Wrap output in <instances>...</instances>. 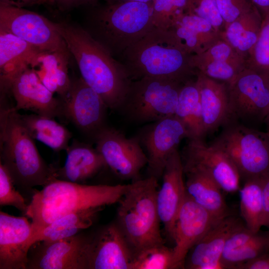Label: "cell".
Masks as SVG:
<instances>
[{"label": "cell", "instance_id": "cell-1", "mask_svg": "<svg viewBox=\"0 0 269 269\" xmlns=\"http://www.w3.org/2000/svg\"><path fill=\"white\" fill-rule=\"evenodd\" d=\"M84 82L103 99L108 108L119 111L133 81L124 65L83 28L55 22Z\"/></svg>", "mask_w": 269, "mask_h": 269}, {"label": "cell", "instance_id": "cell-2", "mask_svg": "<svg viewBox=\"0 0 269 269\" xmlns=\"http://www.w3.org/2000/svg\"><path fill=\"white\" fill-rule=\"evenodd\" d=\"M127 186L86 185L57 178L52 180L35 192L28 204L24 215L31 220V237L64 216L90 209H103L118 203Z\"/></svg>", "mask_w": 269, "mask_h": 269}, {"label": "cell", "instance_id": "cell-3", "mask_svg": "<svg viewBox=\"0 0 269 269\" xmlns=\"http://www.w3.org/2000/svg\"><path fill=\"white\" fill-rule=\"evenodd\" d=\"M192 55L181 48L168 30L154 27L120 57L132 80L160 78L185 83L197 76Z\"/></svg>", "mask_w": 269, "mask_h": 269}, {"label": "cell", "instance_id": "cell-4", "mask_svg": "<svg viewBox=\"0 0 269 269\" xmlns=\"http://www.w3.org/2000/svg\"><path fill=\"white\" fill-rule=\"evenodd\" d=\"M34 140L13 107L1 108L0 162L20 189L44 186L57 178V169L43 160Z\"/></svg>", "mask_w": 269, "mask_h": 269}, {"label": "cell", "instance_id": "cell-5", "mask_svg": "<svg viewBox=\"0 0 269 269\" xmlns=\"http://www.w3.org/2000/svg\"><path fill=\"white\" fill-rule=\"evenodd\" d=\"M157 179L152 176L128 184L119 201L116 223L134 255L153 245L163 243L157 205Z\"/></svg>", "mask_w": 269, "mask_h": 269}, {"label": "cell", "instance_id": "cell-6", "mask_svg": "<svg viewBox=\"0 0 269 269\" xmlns=\"http://www.w3.org/2000/svg\"><path fill=\"white\" fill-rule=\"evenodd\" d=\"M152 13V1L108 3L93 14L88 31L114 57H120L155 27Z\"/></svg>", "mask_w": 269, "mask_h": 269}, {"label": "cell", "instance_id": "cell-7", "mask_svg": "<svg viewBox=\"0 0 269 269\" xmlns=\"http://www.w3.org/2000/svg\"><path fill=\"white\" fill-rule=\"evenodd\" d=\"M211 144L224 151L245 181L269 173V132H262L235 121L224 126Z\"/></svg>", "mask_w": 269, "mask_h": 269}, {"label": "cell", "instance_id": "cell-8", "mask_svg": "<svg viewBox=\"0 0 269 269\" xmlns=\"http://www.w3.org/2000/svg\"><path fill=\"white\" fill-rule=\"evenodd\" d=\"M184 83L153 77L133 80L119 111L137 124L152 123L174 115Z\"/></svg>", "mask_w": 269, "mask_h": 269}, {"label": "cell", "instance_id": "cell-9", "mask_svg": "<svg viewBox=\"0 0 269 269\" xmlns=\"http://www.w3.org/2000/svg\"><path fill=\"white\" fill-rule=\"evenodd\" d=\"M0 30L21 38L43 52L68 51L55 22L24 8L0 3Z\"/></svg>", "mask_w": 269, "mask_h": 269}, {"label": "cell", "instance_id": "cell-10", "mask_svg": "<svg viewBox=\"0 0 269 269\" xmlns=\"http://www.w3.org/2000/svg\"><path fill=\"white\" fill-rule=\"evenodd\" d=\"M269 105V83L257 72L245 68L229 84L230 121L253 128L264 123Z\"/></svg>", "mask_w": 269, "mask_h": 269}, {"label": "cell", "instance_id": "cell-11", "mask_svg": "<svg viewBox=\"0 0 269 269\" xmlns=\"http://www.w3.org/2000/svg\"><path fill=\"white\" fill-rule=\"evenodd\" d=\"M96 148L106 166L120 178L136 180L148 163L137 136L128 137L115 128L105 126L93 137Z\"/></svg>", "mask_w": 269, "mask_h": 269}, {"label": "cell", "instance_id": "cell-12", "mask_svg": "<svg viewBox=\"0 0 269 269\" xmlns=\"http://www.w3.org/2000/svg\"><path fill=\"white\" fill-rule=\"evenodd\" d=\"M136 136L146 150L148 176L157 180L170 155L183 138L189 137L184 125L174 115L149 123Z\"/></svg>", "mask_w": 269, "mask_h": 269}, {"label": "cell", "instance_id": "cell-13", "mask_svg": "<svg viewBox=\"0 0 269 269\" xmlns=\"http://www.w3.org/2000/svg\"><path fill=\"white\" fill-rule=\"evenodd\" d=\"M134 253L116 222L88 237L82 269H131Z\"/></svg>", "mask_w": 269, "mask_h": 269}, {"label": "cell", "instance_id": "cell-14", "mask_svg": "<svg viewBox=\"0 0 269 269\" xmlns=\"http://www.w3.org/2000/svg\"><path fill=\"white\" fill-rule=\"evenodd\" d=\"M0 89L10 92L15 102L13 109L17 111L27 110L53 118L63 116L61 101L54 97L31 67L21 69L0 84Z\"/></svg>", "mask_w": 269, "mask_h": 269}, {"label": "cell", "instance_id": "cell-15", "mask_svg": "<svg viewBox=\"0 0 269 269\" xmlns=\"http://www.w3.org/2000/svg\"><path fill=\"white\" fill-rule=\"evenodd\" d=\"M181 157L184 166L197 167L207 173L226 192L239 188L241 177L235 164L222 149L203 139H188Z\"/></svg>", "mask_w": 269, "mask_h": 269}, {"label": "cell", "instance_id": "cell-16", "mask_svg": "<svg viewBox=\"0 0 269 269\" xmlns=\"http://www.w3.org/2000/svg\"><path fill=\"white\" fill-rule=\"evenodd\" d=\"M63 116L93 137L105 127L107 109L102 97L81 78L71 81L61 98Z\"/></svg>", "mask_w": 269, "mask_h": 269}, {"label": "cell", "instance_id": "cell-17", "mask_svg": "<svg viewBox=\"0 0 269 269\" xmlns=\"http://www.w3.org/2000/svg\"><path fill=\"white\" fill-rule=\"evenodd\" d=\"M218 220L186 194L174 226L173 250L175 269H184L190 250Z\"/></svg>", "mask_w": 269, "mask_h": 269}, {"label": "cell", "instance_id": "cell-18", "mask_svg": "<svg viewBox=\"0 0 269 269\" xmlns=\"http://www.w3.org/2000/svg\"><path fill=\"white\" fill-rule=\"evenodd\" d=\"M181 155L176 149L168 158L162 174V183L156 197L157 211L167 236L173 240L174 226L186 192Z\"/></svg>", "mask_w": 269, "mask_h": 269}, {"label": "cell", "instance_id": "cell-19", "mask_svg": "<svg viewBox=\"0 0 269 269\" xmlns=\"http://www.w3.org/2000/svg\"><path fill=\"white\" fill-rule=\"evenodd\" d=\"M244 225L239 218L230 215L216 222L190 250L184 269H224L221 258L226 241Z\"/></svg>", "mask_w": 269, "mask_h": 269}, {"label": "cell", "instance_id": "cell-20", "mask_svg": "<svg viewBox=\"0 0 269 269\" xmlns=\"http://www.w3.org/2000/svg\"><path fill=\"white\" fill-rule=\"evenodd\" d=\"M88 236L78 234L53 241L33 245L28 256L29 269H82V258Z\"/></svg>", "mask_w": 269, "mask_h": 269}, {"label": "cell", "instance_id": "cell-21", "mask_svg": "<svg viewBox=\"0 0 269 269\" xmlns=\"http://www.w3.org/2000/svg\"><path fill=\"white\" fill-rule=\"evenodd\" d=\"M31 234L26 217L0 212V269H27Z\"/></svg>", "mask_w": 269, "mask_h": 269}, {"label": "cell", "instance_id": "cell-22", "mask_svg": "<svg viewBox=\"0 0 269 269\" xmlns=\"http://www.w3.org/2000/svg\"><path fill=\"white\" fill-rule=\"evenodd\" d=\"M191 61L198 72L229 84L246 68V60L221 38L203 52L192 55Z\"/></svg>", "mask_w": 269, "mask_h": 269}, {"label": "cell", "instance_id": "cell-23", "mask_svg": "<svg viewBox=\"0 0 269 269\" xmlns=\"http://www.w3.org/2000/svg\"><path fill=\"white\" fill-rule=\"evenodd\" d=\"M196 82L206 135L224 126L230 120L229 84L210 78L198 72Z\"/></svg>", "mask_w": 269, "mask_h": 269}, {"label": "cell", "instance_id": "cell-24", "mask_svg": "<svg viewBox=\"0 0 269 269\" xmlns=\"http://www.w3.org/2000/svg\"><path fill=\"white\" fill-rule=\"evenodd\" d=\"M176 43L191 55L200 54L220 38V34L206 19L184 12L168 29Z\"/></svg>", "mask_w": 269, "mask_h": 269}, {"label": "cell", "instance_id": "cell-25", "mask_svg": "<svg viewBox=\"0 0 269 269\" xmlns=\"http://www.w3.org/2000/svg\"><path fill=\"white\" fill-rule=\"evenodd\" d=\"M187 195L206 210L215 219L229 215L221 188L206 172L193 166H184Z\"/></svg>", "mask_w": 269, "mask_h": 269}, {"label": "cell", "instance_id": "cell-26", "mask_svg": "<svg viewBox=\"0 0 269 269\" xmlns=\"http://www.w3.org/2000/svg\"><path fill=\"white\" fill-rule=\"evenodd\" d=\"M66 150L64 165L56 170L57 179L82 183L107 166L96 148L88 144L74 141Z\"/></svg>", "mask_w": 269, "mask_h": 269}, {"label": "cell", "instance_id": "cell-27", "mask_svg": "<svg viewBox=\"0 0 269 269\" xmlns=\"http://www.w3.org/2000/svg\"><path fill=\"white\" fill-rule=\"evenodd\" d=\"M44 52L21 38L0 30V84L25 67L34 68Z\"/></svg>", "mask_w": 269, "mask_h": 269}, {"label": "cell", "instance_id": "cell-28", "mask_svg": "<svg viewBox=\"0 0 269 269\" xmlns=\"http://www.w3.org/2000/svg\"><path fill=\"white\" fill-rule=\"evenodd\" d=\"M263 18L255 6L233 22L226 24L220 37L246 60L260 31Z\"/></svg>", "mask_w": 269, "mask_h": 269}, {"label": "cell", "instance_id": "cell-29", "mask_svg": "<svg viewBox=\"0 0 269 269\" xmlns=\"http://www.w3.org/2000/svg\"><path fill=\"white\" fill-rule=\"evenodd\" d=\"M69 51L45 52L34 68L43 84L61 98L68 92L71 84L68 75Z\"/></svg>", "mask_w": 269, "mask_h": 269}, {"label": "cell", "instance_id": "cell-30", "mask_svg": "<svg viewBox=\"0 0 269 269\" xmlns=\"http://www.w3.org/2000/svg\"><path fill=\"white\" fill-rule=\"evenodd\" d=\"M102 208L90 209L64 216L51 222L35 233L30 238L29 246L40 241H53L79 234L90 227Z\"/></svg>", "mask_w": 269, "mask_h": 269}, {"label": "cell", "instance_id": "cell-31", "mask_svg": "<svg viewBox=\"0 0 269 269\" xmlns=\"http://www.w3.org/2000/svg\"><path fill=\"white\" fill-rule=\"evenodd\" d=\"M196 77L183 84L174 114L186 129L189 134L187 139H203L205 136Z\"/></svg>", "mask_w": 269, "mask_h": 269}, {"label": "cell", "instance_id": "cell-32", "mask_svg": "<svg viewBox=\"0 0 269 269\" xmlns=\"http://www.w3.org/2000/svg\"><path fill=\"white\" fill-rule=\"evenodd\" d=\"M20 115L25 127L34 139L54 151L67 149L72 134L54 118L36 114Z\"/></svg>", "mask_w": 269, "mask_h": 269}, {"label": "cell", "instance_id": "cell-33", "mask_svg": "<svg viewBox=\"0 0 269 269\" xmlns=\"http://www.w3.org/2000/svg\"><path fill=\"white\" fill-rule=\"evenodd\" d=\"M240 210L246 227L258 233L263 226L264 221L262 178L245 181L240 190Z\"/></svg>", "mask_w": 269, "mask_h": 269}, {"label": "cell", "instance_id": "cell-34", "mask_svg": "<svg viewBox=\"0 0 269 269\" xmlns=\"http://www.w3.org/2000/svg\"><path fill=\"white\" fill-rule=\"evenodd\" d=\"M173 248L164 243L149 246L134 255L131 269H174Z\"/></svg>", "mask_w": 269, "mask_h": 269}, {"label": "cell", "instance_id": "cell-35", "mask_svg": "<svg viewBox=\"0 0 269 269\" xmlns=\"http://www.w3.org/2000/svg\"><path fill=\"white\" fill-rule=\"evenodd\" d=\"M246 67L257 72L269 83V12L263 18L258 39L246 60Z\"/></svg>", "mask_w": 269, "mask_h": 269}, {"label": "cell", "instance_id": "cell-36", "mask_svg": "<svg viewBox=\"0 0 269 269\" xmlns=\"http://www.w3.org/2000/svg\"><path fill=\"white\" fill-rule=\"evenodd\" d=\"M269 251V235L258 234L246 244L234 250L223 252L221 262L224 269H237L240 265L255 259Z\"/></svg>", "mask_w": 269, "mask_h": 269}, {"label": "cell", "instance_id": "cell-37", "mask_svg": "<svg viewBox=\"0 0 269 269\" xmlns=\"http://www.w3.org/2000/svg\"><path fill=\"white\" fill-rule=\"evenodd\" d=\"M187 0H153V22L155 27L168 29L185 12Z\"/></svg>", "mask_w": 269, "mask_h": 269}, {"label": "cell", "instance_id": "cell-38", "mask_svg": "<svg viewBox=\"0 0 269 269\" xmlns=\"http://www.w3.org/2000/svg\"><path fill=\"white\" fill-rule=\"evenodd\" d=\"M13 181L6 167L0 162V205L11 206L24 215L27 207L25 199L16 190Z\"/></svg>", "mask_w": 269, "mask_h": 269}, {"label": "cell", "instance_id": "cell-39", "mask_svg": "<svg viewBox=\"0 0 269 269\" xmlns=\"http://www.w3.org/2000/svg\"><path fill=\"white\" fill-rule=\"evenodd\" d=\"M185 12L206 19L220 34L224 29L225 24L218 11L216 0H187Z\"/></svg>", "mask_w": 269, "mask_h": 269}, {"label": "cell", "instance_id": "cell-40", "mask_svg": "<svg viewBox=\"0 0 269 269\" xmlns=\"http://www.w3.org/2000/svg\"><path fill=\"white\" fill-rule=\"evenodd\" d=\"M216 0L218 11L225 25L248 12L255 7L252 0Z\"/></svg>", "mask_w": 269, "mask_h": 269}, {"label": "cell", "instance_id": "cell-41", "mask_svg": "<svg viewBox=\"0 0 269 269\" xmlns=\"http://www.w3.org/2000/svg\"><path fill=\"white\" fill-rule=\"evenodd\" d=\"M264 208L263 226L268 228L269 235V173L262 178Z\"/></svg>", "mask_w": 269, "mask_h": 269}, {"label": "cell", "instance_id": "cell-42", "mask_svg": "<svg viewBox=\"0 0 269 269\" xmlns=\"http://www.w3.org/2000/svg\"><path fill=\"white\" fill-rule=\"evenodd\" d=\"M237 269H269V251L240 265Z\"/></svg>", "mask_w": 269, "mask_h": 269}, {"label": "cell", "instance_id": "cell-43", "mask_svg": "<svg viewBox=\"0 0 269 269\" xmlns=\"http://www.w3.org/2000/svg\"><path fill=\"white\" fill-rule=\"evenodd\" d=\"M97 0H49V3L55 4L61 9H67L80 5L94 4Z\"/></svg>", "mask_w": 269, "mask_h": 269}, {"label": "cell", "instance_id": "cell-44", "mask_svg": "<svg viewBox=\"0 0 269 269\" xmlns=\"http://www.w3.org/2000/svg\"><path fill=\"white\" fill-rule=\"evenodd\" d=\"M0 3L23 8L24 6L49 3V0H0Z\"/></svg>", "mask_w": 269, "mask_h": 269}, {"label": "cell", "instance_id": "cell-45", "mask_svg": "<svg viewBox=\"0 0 269 269\" xmlns=\"http://www.w3.org/2000/svg\"><path fill=\"white\" fill-rule=\"evenodd\" d=\"M254 6L261 13L262 18L269 12V0H252Z\"/></svg>", "mask_w": 269, "mask_h": 269}, {"label": "cell", "instance_id": "cell-46", "mask_svg": "<svg viewBox=\"0 0 269 269\" xmlns=\"http://www.w3.org/2000/svg\"><path fill=\"white\" fill-rule=\"evenodd\" d=\"M108 3H113L122 1H137L142 2H152L153 0H106Z\"/></svg>", "mask_w": 269, "mask_h": 269}, {"label": "cell", "instance_id": "cell-47", "mask_svg": "<svg viewBox=\"0 0 269 269\" xmlns=\"http://www.w3.org/2000/svg\"><path fill=\"white\" fill-rule=\"evenodd\" d=\"M264 123L265 124L267 129V131L269 132V105L268 112L267 116L264 120Z\"/></svg>", "mask_w": 269, "mask_h": 269}]
</instances>
